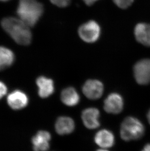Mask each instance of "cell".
Returning a JSON list of instances; mask_svg holds the SVG:
<instances>
[{
  "mask_svg": "<svg viewBox=\"0 0 150 151\" xmlns=\"http://www.w3.org/2000/svg\"><path fill=\"white\" fill-rule=\"evenodd\" d=\"M99 111L96 108L86 109L82 111L81 118L85 127L90 129H94L99 127Z\"/></svg>",
  "mask_w": 150,
  "mask_h": 151,
  "instance_id": "30bf717a",
  "label": "cell"
},
{
  "mask_svg": "<svg viewBox=\"0 0 150 151\" xmlns=\"http://www.w3.org/2000/svg\"><path fill=\"white\" fill-rule=\"evenodd\" d=\"M135 79L140 85L150 83V59H144L139 61L134 68Z\"/></svg>",
  "mask_w": 150,
  "mask_h": 151,
  "instance_id": "5b68a950",
  "label": "cell"
},
{
  "mask_svg": "<svg viewBox=\"0 0 150 151\" xmlns=\"http://www.w3.org/2000/svg\"><path fill=\"white\" fill-rule=\"evenodd\" d=\"M51 134L48 132L40 131L32 139L34 151H46L49 148Z\"/></svg>",
  "mask_w": 150,
  "mask_h": 151,
  "instance_id": "9c48e42d",
  "label": "cell"
},
{
  "mask_svg": "<svg viewBox=\"0 0 150 151\" xmlns=\"http://www.w3.org/2000/svg\"><path fill=\"white\" fill-rule=\"evenodd\" d=\"M14 59L13 51L7 47L0 46V71L11 66Z\"/></svg>",
  "mask_w": 150,
  "mask_h": 151,
  "instance_id": "2e32d148",
  "label": "cell"
},
{
  "mask_svg": "<svg viewBox=\"0 0 150 151\" xmlns=\"http://www.w3.org/2000/svg\"><path fill=\"white\" fill-rule=\"evenodd\" d=\"M83 1L87 6H92V4H94L98 0H83Z\"/></svg>",
  "mask_w": 150,
  "mask_h": 151,
  "instance_id": "ffe728a7",
  "label": "cell"
},
{
  "mask_svg": "<svg viewBox=\"0 0 150 151\" xmlns=\"http://www.w3.org/2000/svg\"><path fill=\"white\" fill-rule=\"evenodd\" d=\"M7 102L9 106L13 110H21L27 105L29 99L25 93L20 90H15L8 96Z\"/></svg>",
  "mask_w": 150,
  "mask_h": 151,
  "instance_id": "52a82bcc",
  "label": "cell"
},
{
  "mask_svg": "<svg viewBox=\"0 0 150 151\" xmlns=\"http://www.w3.org/2000/svg\"><path fill=\"white\" fill-rule=\"evenodd\" d=\"M114 140L115 138L113 133L108 130H101L95 135V142L102 148L112 147L114 144Z\"/></svg>",
  "mask_w": 150,
  "mask_h": 151,
  "instance_id": "5bb4252c",
  "label": "cell"
},
{
  "mask_svg": "<svg viewBox=\"0 0 150 151\" xmlns=\"http://www.w3.org/2000/svg\"><path fill=\"white\" fill-rule=\"evenodd\" d=\"M142 151H150V144H146Z\"/></svg>",
  "mask_w": 150,
  "mask_h": 151,
  "instance_id": "44dd1931",
  "label": "cell"
},
{
  "mask_svg": "<svg viewBox=\"0 0 150 151\" xmlns=\"http://www.w3.org/2000/svg\"><path fill=\"white\" fill-rule=\"evenodd\" d=\"M123 107V99L118 93H111L104 101V109L107 113L118 114L122 111Z\"/></svg>",
  "mask_w": 150,
  "mask_h": 151,
  "instance_id": "ba28073f",
  "label": "cell"
},
{
  "mask_svg": "<svg viewBox=\"0 0 150 151\" xmlns=\"http://www.w3.org/2000/svg\"><path fill=\"white\" fill-rule=\"evenodd\" d=\"M36 83L39 88V95L41 98L49 97L54 93V83L51 79L40 76L37 78Z\"/></svg>",
  "mask_w": 150,
  "mask_h": 151,
  "instance_id": "7c38bea8",
  "label": "cell"
},
{
  "mask_svg": "<svg viewBox=\"0 0 150 151\" xmlns=\"http://www.w3.org/2000/svg\"><path fill=\"white\" fill-rule=\"evenodd\" d=\"M7 88L6 85L0 81V99H1L7 93Z\"/></svg>",
  "mask_w": 150,
  "mask_h": 151,
  "instance_id": "d6986e66",
  "label": "cell"
},
{
  "mask_svg": "<svg viewBox=\"0 0 150 151\" xmlns=\"http://www.w3.org/2000/svg\"><path fill=\"white\" fill-rule=\"evenodd\" d=\"M9 1V0H0V1Z\"/></svg>",
  "mask_w": 150,
  "mask_h": 151,
  "instance_id": "cb8c5ba5",
  "label": "cell"
},
{
  "mask_svg": "<svg viewBox=\"0 0 150 151\" xmlns=\"http://www.w3.org/2000/svg\"><path fill=\"white\" fill-rule=\"evenodd\" d=\"M82 91L87 98L92 100L101 96L104 92V85L99 81L88 80L84 84Z\"/></svg>",
  "mask_w": 150,
  "mask_h": 151,
  "instance_id": "8992f818",
  "label": "cell"
},
{
  "mask_svg": "<svg viewBox=\"0 0 150 151\" xmlns=\"http://www.w3.org/2000/svg\"><path fill=\"white\" fill-rule=\"evenodd\" d=\"M75 129V123L69 117L61 116L59 117L55 124V129L57 133L61 135L69 134L72 133Z\"/></svg>",
  "mask_w": 150,
  "mask_h": 151,
  "instance_id": "4fadbf2b",
  "label": "cell"
},
{
  "mask_svg": "<svg viewBox=\"0 0 150 151\" xmlns=\"http://www.w3.org/2000/svg\"><path fill=\"white\" fill-rule=\"evenodd\" d=\"M79 34L83 41L86 43H94L99 38L101 28L99 24L94 21H90L79 27Z\"/></svg>",
  "mask_w": 150,
  "mask_h": 151,
  "instance_id": "277c9868",
  "label": "cell"
},
{
  "mask_svg": "<svg viewBox=\"0 0 150 151\" xmlns=\"http://www.w3.org/2000/svg\"><path fill=\"white\" fill-rule=\"evenodd\" d=\"M1 27L16 43L22 46H27L32 41L30 27L20 18L6 17L1 22Z\"/></svg>",
  "mask_w": 150,
  "mask_h": 151,
  "instance_id": "6da1fadb",
  "label": "cell"
},
{
  "mask_svg": "<svg viewBox=\"0 0 150 151\" xmlns=\"http://www.w3.org/2000/svg\"><path fill=\"white\" fill-rule=\"evenodd\" d=\"M144 132L143 124L135 117L125 118L120 127V136L125 141L139 139L143 136Z\"/></svg>",
  "mask_w": 150,
  "mask_h": 151,
  "instance_id": "3957f363",
  "label": "cell"
},
{
  "mask_svg": "<svg viewBox=\"0 0 150 151\" xmlns=\"http://www.w3.org/2000/svg\"><path fill=\"white\" fill-rule=\"evenodd\" d=\"M61 100L66 105L74 106L79 102V96L75 88L69 87L62 91L61 93Z\"/></svg>",
  "mask_w": 150,
  "mask_h": 151,
  "instance_id": "9a60e30c",
  "label": "cell"
},
{
  "mask_svg": "<svg viewBox=\"0 0 150 151\" xmlns=\"http://www.w3.org/2000/svg\"><path fill=\"white\" fill-rule=\"evenodd\" d=\"M51 3L60 7H66L71 0H50Z\"/></svg>",
  "mask_w": 150,
  "mask_h": 151,
  "instance_id": "ac0fdd59",
  "label": "cell"
},
{
  "mask_svg": "<svg viewBox=\"0 0 150 151\" xmlns=\"http://www.w3.org/2000/svg\"><path fill=\"white\" fill-rule=\"evenodd\" d=\"M44 12V6L36 0H20L17 9L19 18L29 27H33Z\"/></svg>",
  "mask_w": 150,
  "mask_h": 151,
  "instance_id": "7a4b0ae2",
  "label": "cell"
},
{
  "mask_svg": "<svg viewBox=\"0 0 150 151\" xmlns=\"http://www.w3.org/2000/svg\"><path fill=\"white\" fill-rule=\"evenodd\" d=\"M113 1L118 7L126 9L132 4L134 0H113Z\"/></svg>",
  "mask_w": 150,
  "mask_h": 151,
  "instance_id": "e0dca14e",
  "label": "cell"
},
{
  "mask_svg": "<svg viewBox=\"0 0 150 151\" xmlns=\"http://www.w3.org/2000/svg\"><path fill=\"white\" fill-rule=\"evenodd\" d=\"M135 35L139 43L150 47V24L139 23L135 29Z\"/></svg>",
  "mask_w": 150,
  "mask_h": 151,
  "instance_id": "8fae6325",
  "label": "cell"
},
{
  "mask_svg": "<svg viewBox=\"0 0 150 151\" xmlns=\"http://www.w3.org/2000/svg\"><path fill=\"white\" fill-rule=\"evenodd\" d=\"M96 151H108L107 150H104V149H99V150H97Z\"/></svg>",
  "mask_w": 150,
  "mask_h": 151,
  "instance_id": "603a6c76",
  "label": "cell"
},
{
  "mask_svg": "<svg viewBox=\"0 0 150 151\" xmlns=\"http://www.w3.org/2000/svg\"><path fill=\"white\" fill-rule=\"evenodd\" d=\"M147 118L148 121H149V123L150 124V110H149V112L148 113Z\"/></svg>",
  "mask_w": 150,
  "mask_h": 151,
  "instance_id": "7402d4cb",
  "label": "cell"
}]
</instances>
